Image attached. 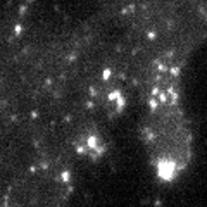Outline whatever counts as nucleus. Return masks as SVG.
Returning <instances> with one entry per match:
<instances>
[]
</instances>
